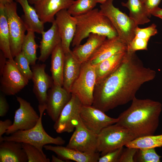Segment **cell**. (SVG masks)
Listing matches in <instances>:
<instances>
[{"label":"cell","mask_w":162,"mask_h":162,"mask_svg":"<svg viewBox=\"0 0 162 162\" xmlns=\"http://www.w3.org/2000/svg\"><path fill=\"white\" fill-rule=\"evenodd\" d=\"M156 71L145 67L135 52L127 50L117 69L96 82L92 106L105 112L132 101L144 83L153 80Z\"/></svg>","instance_id":"6da1fadb"},{"label":"cell","mask_w":162,"mask_h":162,"mask_svg":"<svg viewBox=\"0 0 162 162\" xmlns=\"http://www.w3.org/2000/svg\"><path fill=\"white\" fill-rule=\"evenodd\" d=\"M162 104L150 99L135 97L130 107L121 113L116 123L130 131L136 138L154 135L159 124Z\"/></svg>","instance_id":"7a4b0ae2"},{"label":"cell","mask_w":162,"mask_h":162,"mask_svg":"<svg viewBox=\"0 0 162 162\" xmlns=\"http://www.w3.org/2000/svg\"><path fill=\"white\" fill-rule=\"evenodd\" d=\"M74 17L76 22V28L72 42L73 47L80 44L83 39L92 33L105 36L107 38L118 36L110 21L97 8Z\"/></svg>","instance_id":"3957f363"},{"label":"cell","mask_w":162,"mask_h":162,"mask_svg":"<svg viewBox=\"0 0 162 162\" xmlns=\"http://www.w3.org/2000/svg\"><path fill=\"white\" fill-rule=\"evenodd\" d=\"M40 118L36 125L27 130H18L8 136L3 137V141H13L32 145L43 151L44 146L49 144L62 145L65 140L60 136L54 138L49 135L44 129L42 124V116L46 106L39 105Z\"/></svg>","instance_id":"277c9868"},{"label":"cell","mask_w":162,"mask_h":162,"mask_svg":"<svg viewBox=\"0 0 162 162\" xmlns=\"http://www.w3.org/2000/svg\"><path fill=\"white\" fill-rule=\"evenodd\" d=\"M136 138L126 128L116 123L103 128L97 135V152L102 156L125 146Z\"/></svg>","instance_id":"5b68a950"},{"label":"cell","mask_w":162,"mask_h":162,"mask_svg":"<svg viewBox=\"0 0 162 162\" xmlns=\"http://www.w3.org/2000/svg\"><path fill=\"white\" fill-rule=\"evenodd\" d=\"M114 0H107L101 4L100 10L110 21L118 36L124 40L128 46L135 36L137 25L129 16L122 12L113 4Z\"/></svg>","instance_id":"8992f818"},{"label":"cell","mask_w":162,"mask_h":162,"mask_svg":"<svg viewBox=\"0 0 162 162\" xmlns=\"http://www.w3.org/2000/svg\"><path fill=\"white\" fill-rule=\"evenodd\" d=\"M96 81L95 67L88 60L82 63L80 74L73 84L70 92L77 96L83 105H92Z\"/></svg>","instance_id":"52a82bcc"},{"label":"cell","mask_w":162,"mask_h":162,"mask_svg":"<svg viewBox=\"0 0 162 162\" xmlns=\"http://www.w3.org/2000/svg\"><path fill=\"white\" fill-rule=\"evenodd\" d=\"M4 10L9 29L10 49L14 58L21 52L22 44L27 28L22 20L17 14L15 2L5 4Z\"/></svg>","instance_id":"ba28073f"},{"label":"cell","mask_w":162,"mask_h":162,"mask_svg":"<svg viewBox=\"0 0 162 162\" xmlns=\"http://www.w3.org/2000/svg\"><path fill=\"white\" fill-rule=\"evenodd\" d=\"M0 90L6 95H13L20 92L28 84L29 80L20 72L14 59L7 60L0 74Z\"/></svg>","instance_id":"9c48e42d"},{"label":"cell","mask_w":162,"mask_h":162,"mask_svg":"<svg viewBox=\"0 0 162 162\" xmlns=\"http://www.w3.org/2000/svg\"><path fill=\"white\" fill-rule=\"evenodd\" d=\"M82 105L78 98L72 94L70 100L55 122L53 127L57 133H70L73 131L80 119V113Z\"/></svg>","instance_id":"30bf717a"},{"label":"cell","mask_w":162,"mask_h":162,"mask_svg":"<svg viewBox=\"0 0 162 162\" xmlns=\"http://www.w3.org/2000/svg\"><path fill=\"white\" fill-rule=\"evenodd\" d=\"M16 100L19 107L15 112L13 122L5 133L9 135L18 130L30 129L34 127L38 122L40 116L37 114L30 103L19 97Z\"/></svg>","instance_id":"8fae6325"},{"label":"cell","mask_w":162,"mask_h":162,"mask_svg":"<svg viewBox=\"0 0 162 162\" xmlns=\"http://www.w3.org/2000/svg\"><path fill=\"white\" fill-rule=\"evenodd\" d=\"M97 135L87 128L80 118L66 147L87 153L97 152Z\"/></svg>","instance_id":"7c38bea8"},{"label":"cell","mask_w":162,"mask_h":162,"mask_svg":"<svg viewBox=\"0 0 162 162\" xmlns=\"http://www.w3.org/2000/svg\"><path fill=\"white\" fill-rule=\"evenodd\" d=\"M81 120L88 129L98 134L103 128L116 124L118 118L109 117L92 105H83L80 113Z\"/></svg>","instance_id":"4fadbf2b"},{"label":"cell","mask_w":162,"mask_h":162,"mask_svg":"<svg viewBox=\"0 0 162 162\" xmlns=\"http://www.w3.org/2000/svg\"><path fill=\"white\" fill-rule=\"evenodd\" d=\"M71 93L62 86L54 84L48 91L46 110L51 119L55 122L64 107L70 100Z\"/></svg>","instance_id":"5bb4252c"},{"label":"cell","mask_w":162,"mask_h":162,"mask_svg":"<svg viewBox=\"0 0 162 162\" xmlns=\"http://www.w3.org/2000/svg\"><path fill=\"white\" fill-rule=\"evenodd\" d=\"M55 21L61 38L63 50L64 53L68 52L71 50L70 46L76 32V18L68 12L67 10L64 9L56 14Z\"/></svg>","instance_id":"9a60e30c"},{"label":"cell","mask_w":162,"mask_h":162,"mask_svg":"<svg viewBox=\"0 0 162 162\" xmlns=\"http://www.w3.org/2000/svg\"><path fill=\"white\" fill-rule=\"evenodd\" d=\"M46 67L44 64L32 66L33 92L39 105L42 106H46L48 91L54 84L52 77L45 72Z\"/></svg>","instance_id":"2e32d148"},{"label":"cell","mask_w":162,"mask_h":162,"mask_svg":"<svg viewBox=\"0 0 162 162\" xmlns=\"http://www.w3.org/2000/svg\"><path fill=\"white\" fill-rule=\"evenodd\" d=\"M128 44L118 36L107 38L95 51L88 60L95 67L99 63L114 55L126 51Z\"/></svg>","instance_id":"e0dca14e"},{"label":"cell","mask_w":162,"mask_h":162,"mask_svg":"<svg viewBox=\"0 0 162 162\" xmlns=\"http://www.w3.org/2000/svg\"><path fill=\"white\" fill-rule=\"evenodd\" d=\"M74 0H41L34 5L40 20L44 24L52 23L56 14L60 10H67Z\"/></svg>","instance_id":"ac0fdd59"},{"label":"cell","mask_w":162,"mask_h":162,"mask_svg":"<svg viewBox=\"0 0 162 162\" xmlns=\"http://www.w3.org/2000/svg\"><path fill=\"white\" fill-rule=\"evenodd\" d=\"M44 148L54 152L58 157L64 161L71 160L77 162H97L100 157L99 152L87 153L61 145H46Z\"/></svg>","instance_id":"d6986e66"},{"label":"cell","mask_w":162,"mask_h":162,"mask_svg":"<svg viewBox=\"0 0 162 162\" xmlns=\"http://www.w3.org/2000/svg\"><path fill=\"white\" fill-rule=\"evenodd\" d=\"M41 34L42 39L39 46L40 55L38 59L44 62L57 46L61 43V39L55 20L50 29Z\"/></svg>","instance_id":"ffe728a7"},{"label":"cell","mask_w":162,"mask_h":162,"mask_svg":"<svg viewBox=\"0 0 162 162\" xmlns=\"http://www.w3.org/2000/svg\"><path fill=\"white\" fill-rule=\"evenodd\" d=\"M81 65L72 50L64 53L62 87L70 93L71 87L80 74Z\"/></svg>","instance_id":"44dd1931"},{"label":"cell","mask_w":162,"mask_h":162,"mask_svg":"<svg viewBox=\"0 0 162 162\" xmlns=\"http://www.w3.org/2000/svg\"><path fill=\"white\" fill-rule=\"evenodd\" d=\"M0 162H28L22 143L7 140L0 142Z\"/></svg>","instance_id":"7402d4cb"},{"label":"cell","mask_w":162,"mask_h":162,"mask_svg":"<svg viewBox=\"0 0 162 162\" xmlns=\"http://www.w3.org/2000/svg\"><path fill=\"white\" fill-rule=\"evenodd\" d=\"M86 42L74 46L72 51L81 63L88 60L90 57L107 38L106 36L97 34H91Z\"/></svg>","instance_id":"603a6c76"},{"label":"cell","mask_w":162,"mask_h":162,"mask_svg":"<svg viewBox=\"0 0 162 162\" xmlns=\"http://www.w3.org/2000/svg\"><path fill=\"white\" fill-rule=\"evenodd\" d=\"M21 5L24 15L23 21L27 30L41 34L44 29L43 23L40 19L34 8L30 4L28 0H16Z\"/></svg>","instance_id":"cb8c5ba5"},{"label":"cell","mask_w":162,"mask_h":162,"mask_svg":"<svg viewBox=\"0 0 162 162\" xmlns=\"http://www.w3.org/2000/svg\"><path fill=\"white\" fill-rule=\"evenodd\" d=\"M127 50L114 55L94 67L96 83L107 77L117 69L122 62Z\"/></svg>","instance_id":"d4e9b609"},{"label":"cell","mask_w":162,"mask_h":162,"mask_svg":"<svg viewBox=\"0 0 162 162\" xmlns=\"http://www.w3.org/2000/svg\"><path fill=\"white\" fill-rule=\"evenodd\" d=\"M50 71L54 85L63 86V72L64 53L61 43L55 48L51 54Z\"/></svg>","instance_id":"484cf974"},{"label":"cell","mask_w":162,"mask_h":162,"mask_svg":"<svg viewBox=\"0 0 162 162\" xmlns=\"http://www.w3.org/2000/svg\"><path fill=\"white\" fill-rule=\"evenodd\" d=\"M122 5L129 10V16L137 25H143L150 21L151 15L140 0H128L122 2Z\"/></svg>","instance_id":"4316f807"},{"label":"cell","mask_w":162,"mask_h":162,"mask_svg":"<svg viewBox=\"0 0 162 162\" xmlns=\"http://www.w3.org/2000/svg\"><path fill=\"white\" fill-rule=\"evenodd\" d=\"M0 49L5 57L13 59L10 46V35L4 4L0 3Z\"/></svg>","instance_id":"83f0119b"},{"label":"cell","mask_w":162,"mask_h":162,"mask_svg":"<svg viewBox=\"0 0 162 162\" xmlns=\"http://www.w3.org/2000/svg\"><path fill=\"white\" fill-rule=\"evenodd\" d=\"M34 32L27 30L22 44L21 52L28 60L30 65L32 66L36 64L38 59L36 51L38 47L35 41Z\"/></svg>","instance_id":"f1b7e54d"},{"label":"cell","mask_w":162,"mask_h":162,"mask_svg":"<svg viewBox=\"0 0 162 162\" xmlns=\"http://www.w3.org/2000/svg\"><path fill=\"white\" fill-rule=\"evenodd\" d=\"M125 146L140 149L161 147L162 146V134L137 137L128 143Z\"/></svg>","instance_id":"f546056e"},{"label":"cell","mask_w":162,"mask_h":162,"mask_svg":"<svg viewBox=\"0 0 162 162\" xmlns=\"http://www.w3.org/2000/svg\"><path fill=\"white\" fill-rule=\"evenodd\" d=\"M97 3L95 0H76L74 1L67 10L72 16H78L92 10Z\"/></svg>","instance_id":"4dcf8cb0"},{"label":"cell","mask_w":162,"mask_h":162,"mask_svg":"<svg viewBox=\"0 0 162 162\" xmlns=\"http://www.w3.org/2000/svg\"><path fill=\"white\" fill-rule=\"evenodd\" d=\"M23 148L28 159V162H50V160L47 158L43 152L35 146L25 143H22Z\"/></svg>","instance_id":"1f68e13d"},{"label":"cell","mask_w":162,"mask_h":162,"mask_svg":"<svg viewBox=\"0 0 162 162\" xmlns=\"http://www.w3.org/2000/svg\"><path fill=\"white\" fill-rule=\"evenodd\" d=\"M161 157L155 148L138 149L134 158V162H160Z\"/></svg>","instance_id":"d6a6232c"},{"label":"cell","mask_w":162,"mask_h":162,"mask_svg":"<svg viewBox=\"0 0 162 162\" xmlns=\"http://www.w3.org/2000/svg\"><path fill=\"white\" fill-rule=\"evenodd\" d=\"M14 60L22 74L29 80H32V72L29 66L30 63L24 54L21 52L14 58Z\"/></svg>","instance_id":"836d02e7"},{"label":"cell","mask_w":162,"mask_h":162,"mask_svg":"<svg viewBox=\"0 0 162 162\" xmlns=\"http://www.w3.org/2000/svg\"><path fill=\"white\" fill-rule=\"evenodd\" d=\"M156 25L154 23L144 28H140L137 26L135 30V36L149 40L152 36L157 34Z\"/></svg>","instance_id":"e575fe53"},{"label":"cell","mask_w":162,"mask_h":162,"mask_svg":"<svg viewBox=\"0 0 162 162\" xmlns=\"http://www.w3.org/2000/svg\"><path fill=\"white\" fill-rule=\"evenodd\" d=\"M149 40L134 37L128 46L127 50L135 52L139 50H147Z\"/></svg>","instance_id":"d590c367"},{"label":"cell","mask_w":162,"mask_h":162,"mask_svg":"<svg viewBox=\"0 0 162 162\" xmlns=\"http://www.w3.org/2000/svg\"><path fill=\"white\" fill-rule=\"evenodd\" d=\"M123 148V147L108 152L100 157L98 162H118Z\"/></svg>","instance_id":"8d00e7d4"},{"label":"cell","mask_w":162,"mask_h":162,"mask_svg":"<svg viewBox=\"0 0 162 162\" xmlns=\"http://www.w3.org/2000/svg\"><path fill=\"white\" fill-rule=\"evenodd\" d=\"M138 149L128 147L123 148L118 162H134V157Z\"/></svg>","instance_id":"74e56055"},{"label":"cell","mask_w":162,"mask_h":162,"mask_svg":"<svg viewBox=\"0 0 162 162\" xmlns=\"http://www.w3.org/2000/svg\"><path fill=\"white\" fill-rule=\"evenodd\" d=\"M4 94L2 93L0 94V116L3 117L8 112L9 106Z\"/></svg>","instance_id":"f35d334b"},{"label":"cell","mask_w":162,"mask_h":162,"mask_svg":"<svg viewBox=\"0 0 162 162\" xmlns=\"http://www.w3.org/2000/svg\"><path fill=\"white\" fill-rule=\"evenodd\" d=\"M12 123L11 120L9 119H7L4 121H0V142L3 141L2 135L6 133Z\"/></svg>","instance_id":"ab89813d"},{"label":"cell","mask_w":162,"mask_h":162,"mask_svg":"<svg viewBox=\"0 0 162 162\" xmlns=\"http://www.w3.org/2000/svg\"><path fill=\"white\" fill-rule=\"evenodd\" d=\"M144 5L149 13L158 7L161 0H140Z\"/></svg>","instance_id":"60d3db41"},{"label":"cell","mask_w":162,"mask_h":162,"mask_svg":"<svg viewBox=\"0 0 162 162\" xmlns=\"http://www.w3.org/2000/svg\"><path fill=\"white\" fill-rule=\"evenodd\" d=\"M6 58L2 52L1 51L0 52V74H2L5 65L7 61Z\"/></svg>","instance_id":"b9f144b4"},{"label":"cell","mask_w":162,"mask_h":162,"mask_svg":"<svg viewBox=\"0 0 162 162\" xmlns=\"http://www.w3.org/2000/svg\"><path fill=\"white\" fill-rule=\"evenodd\" d=\"M151 14L162 20V8L158 7H157L151 12Z\"/></svg>","instance_id":"7bdbcfd3"},{"label":"cell","mask_w":162,"mask_h":162,"mask_svg":"<svg viewBox=\"0 0 162 162\" xmlns=\"http://www.w3.org/2000/svg\"><path fill=\"white\" fill-rule=\"evenodd\" d=\"M52 162H66L63 160L62 159L58 157H56L54 155H52V160H51Z\"/></svg>","instance_id":"ee69618b"},{"label":"cell","mask_w":162,"mask_h":162,"mask_svg":"<svg viewBox=\"0 0 162 162\" xmlns=\"http://www.w3.org/2000/svg\"><path fill=\"white\" fill-rule=\"evenodd\" d=\"M14 2L13 0H0V3L5 4L7 3H10Z\"/></svg>","instance_id":"f6af8a7d"},{"label":"cell","mask_w":162,"mask_h":162,"mask_svg":"<svg viewBox=\"0 0 162 162\" xmlns=\"http://www.w3.org/2000/svg\"><path fill=\"white\" fill-rule=\"evenodd\" d=\"M41 0H28L29 3L34 5L38 2Z\"/></svg>","instance_id":"bcb514c9"},{"label":"cell","mask_w":162,"mask_h":162,"mask_svg":"<svg viewBox=\"0 0 162 162\" xmlns=\"http://www.w3.org/2000/svg\"><path fill=\"white\" fill-rule=\"evenodd\" d=\"M106 0H95L97 3H100V4H102Z\"/></svg>","instance_id":"7dc6e473"}]
</instances>
